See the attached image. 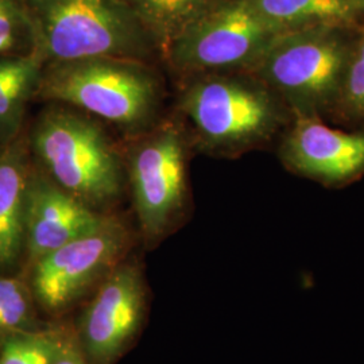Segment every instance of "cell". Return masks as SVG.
Here are the masks:
<instances>
[{
    "label": "cell",
    "instance_id": "cell-1",
    "mask_svg": "<svg viewBox=\"0 0 364 364\" xmlns=\"http://www.w3.org/2000/svg\"><path fill=\"white\" fill-rule=\"evenodd\" d=\"M37 97L76 107L123 130L141 131L156 119L161 85L144 61L97 57L45 64Z\"/></svg>",
    "mask_w": 364,
    "mask_h": 364
},
{
    "label": "cell",
    "instance_id": "cell-12",
    "mask_svg": "<svg viewBox=\"0 0 364 364\" xmlns=\"http://www.w3.org/2000/svg\"><path fill=\"white\" fill-rule=\"evenodd\" d=\"M30 173L26 144L16 138L0 153V270L11 267L25 248Z\"/></svg>",
    "mask_w": 364,
    "mask_h": 364
},
{
    "label": "cell",
    "instance_id": "cell-9",
    "mask_svg": "<svg viewBox=\"0 0 364 364\" xmlns=\"http://www.w3.org/2000/svg\"><path fill=\"white\" fill-rule=\"evenodd\" d=\"M111 218L31 169L27 186L25 248L33 262L78 237L102 230Z\"/></svg>",
    "mask_w": 364,
    "mask_h": 364
},
{
    "label": "cell",
    "instance_id": "cell-6",
    "mask_svg": "<svg viewBox=\"0 0 364 364\" xmlns=\"http://www.w3.org/2000/svg\"><path fill=\"white\" fill-rule=\"evenodd\" d=\"M134 204L144 235L158 237L177 219L186 197L185 144L171 123L149 132L129 156Z\"/></svg>",
    "mask_w": 364,
    "mask_h": 364
},
{
    "label": "cell",
    "instance_id": "cell-7",
    "mask_svg": "<svg viewBox=\"0 0 364 364\" xmlns=\"http://www.w3.org/2000/svg\"><path fill=\"white\" fill-rule=\"evenodd\" d=\"M181 107L201 138L219 147L251 144L273 126L266 93L236 78L198 80L183 93Z\"/></svg>",
    "mask_w": 364,
    "mask_h": 364
},
{
    "label": "cell",
    "instance_id": "cell-8",
    "mask_svg": "<svg viewBox=\"0 0 364 364\" xmlns=\"http://www.w3.org/2000/svg\"><path fill=\"white\" fill-rule=\"evenodd\" d=\"M126 247V232L114 219L96 232L66 243L34 262L33 290L39 304L58 311L105 275Z\"/></svg>",
    "mask_w": 364,
    "mask_h": 364
},
{
    "label": "cell",
    "instance_id": "cell-13",
    "mask_svg": "<svg viewBox=\"0 0 364 364\" xmlns=\"http://www.w3.org/2000/svg\"><path fill=\"white\" fill-rule=\"evenodd\" d=\"M43 68L38 53L0 57V136L7 144L21 134L27 105L37 97Z\"/></svg>",
    "mask_w": 364,
    "mask_h": 364
},
{
    "label": "cell",
    "instance_id": "cell-10",
    "mask_svg": "<svg viewBox=\"0 0 364 364\" xmlns=\"http://www.w3.org/2000/svg\"><path fill=\"white\" fill-rule=\"evenodd\" d=\"M144 297L134 266H120L108 275L82 318L84 346L97 363H111L136 333Z\"/></svg>",
    "mask_w": 364,
    "mask_h": 364
},
{
    "label": "cell",
    "instance_id": "cell-5",
    "mask_svg": "<svg viewBox=\"0 0 364 364\" xmlns=\"http://www.w3.org/2000/svg\"><path fill=\"white\" fill-rule=\"evenodd\" d=\"M279 34L250 0H224L183 31L165 57L181 72L255 66Z\"/></svg>",
    "mask_w": 364,
    "mask_h": 364
},
{
    "label": "cell",
    "instance_id": "cell-20",
    "mask_svg": "<svg viewBox=\"0 0 364 364\" xmlns=\"http://www.w3.org/2000/svg\"><path fill=\"white\" fill-rule=\"evenodd\" d=\"M53 364H88L77 346L69 338H58V348Z\"/></svg>",
    "mask_w": 364,
    "mask_h": 364
},
{
    "label": "cell",
    "instance_id": "cell-4",
    "mask_svg": "<svg viewBox=\"0 0 364 364\" xmlns=\"http://www.w3.org/2000/svg\"><path fill=\"white\" fill-rule=\"evenodd\" d=\"M336 27H308L281 33L254 68L299 107L326 105L340 92L350 55Z\"/></svg>",
    "mask_w": 364,
    "mask_h": 364
},
{
    "label": "cell",
    "instance_id": "cell-15",
    "mask_svg": "<svg viewBox=\"0 0 364 364\" xmlns=\"http://www.w3.org/2000/svg\"><path fill=\"white\" fill-rule=\"evenodd\" d=\"M281 33L317 26H341L356 15L352 0H250Z\"/></svg>",
    "mask_w": 364,
    "mask_h": 364
},
{
    "label": "cell",
    "instance_id": "cell-16",
    "mask_svg": "<svg viewBox=\"0 0 364 364\" xmlns=\"http://www.w3.org/2000/svg\"><path fill=\"white\" fill-rule=\"evenodd\" d=\"M37 53V33L26 0H0V57Z\"/></svg>",
    "mask_w": 364,
    "mask_h": 364
},
{
    "label": "cell",
    "instance_id": "cell-22",
    "mask_svg": "<svg viewBox=\"0 0 364 364\" xmlns=\"http://www.w3.org/2000/svg\"><path fill=\"white\" fill-rule=\"evenodd\" d=\"M7 144H7V142H6V141H4V139L0 136V153H1V151H3L6 147H7Z\"/></svg>",
    "mask_w": 364,
    "mask_h": 364
},
{
    "label": "cell",
    "instance_id": "cell-18",
    "mask_svg": "<svg viewBox=\"0 0 364 364\" xmlns=\"http://www.w3.org/2000/svg\"><path fill=\"white\" fill-rule=\"evenodd\" d=\"M31 301L16 278L0 277V338L26 331L31 324Z\"/></svg>",
    "mask_w": 364,
    "mask_h": 364
},
{
    "label": "cell",
    "instance_id": "cell-21",
    "mask_svg": "<svg viewBox=\"0 0 364 364\" xmlns=\"http://www.w3.org/2000/svg\"><path fill=\"white\" fill-rule=\"evenodd\" d=\"M352 6L356 13L364 11V0H352Z\"/></svg>",
    "mask_w": 364,
    "mask_h": 364
},
{
    "label": "cell",
    "instance_id": "cell-17",
    "mask_svg": "<svg viewBox=\"0 0 364 364\" xmlns=\"http://www.w3.org/2000/svg\"><path fill=\"white\" fill-rule=\"evenodd\" d=\"M58 338L50 333L22 331L3 338L0 364H53Z\"/></svg>",
    "mask_w": 364,
    "mask_h": 364
},
{
    "label": "cell",
    "instance_id": "cell-2",
    "mask_svg": "<svg viewBox=\"0 0 364 364\" xmlns=\"http://www.w3.org/2000/svg\"><path fill=\"white\" fill-rule=\"evenodd\" d=\"M45 64L97 57L144 61L158 50L123 0H26Z\"/></svg>",
    "mask_w": 364,
    "mask_h": 364
},
{
    "label": "cell",
    "instance_id": "cell-11",
    "mask_svg": "<svg viewBox=\"0 0 364 364\" xmlns=\"http://www.w3.org/2000/svg\"><path fill=\"white\" fill-rule=\"evenodd\" d=\"M285 153L290 165L308 177L347 181L364 170V134L333 130L313 117H299Z\"/></svg>",
    "mask_w": 364,
    "mask_h": 364
},
{
    "label": "cell",
    "instance_id": "cell-3",
    "mask_svg": "<svg viewBox=\"0 0 364 364\" xmlns=\"http://www.w3.org/2000/svg\"><path fill=\"white\" fill-rule=\"evenodd\" d=\"M30 150L42 173L90 207L105 205L122 191L123 166L105 131L92 119L53 107L30 132Z\"/></svg>",
    "mask_w": 364,
    "mask_h": 364
},
{
    "label": "cell",
    "instance_id": "cell-14",
    "mask_svg": "<svg viewBox=\"0 0 364 364\" xmlns=\"http://www.w3.org/2000/svg\"><path fill=\"white\" fill-rule=\"evenodd\" d=\"M159 52L170 45L198 19L224 0H123Z\"/></svg>",
    "mask_w": 364,
    "mask_h": 364
},
{
    "label": "cell",
    "instance_id": "cell-19",
    "mask_svg": "<svg viewBox=\"0 0 364 364\" xmlns=\"http://www.w3.org/2000/svg\"><path fill=\"white\" fill-rule=\"evenodd\" d=\"M338 93L352 115L364 117V30L350 52Z\"/></svg>",
    "mask_w": 364,
    "mask_h": 364
}]
</instances>
